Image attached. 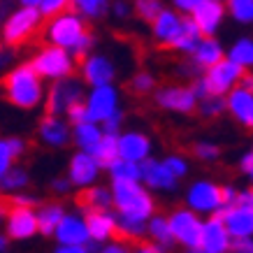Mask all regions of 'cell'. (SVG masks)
Instances as JSON below:
<instances>
[{
  "mask_svg": "<svg viewBox=\"0 0 253 253\" xmlns=\"http://www.w3.org/2000/svg\"><path fill=\"white\" fill-rule=\"evenodd\" d=\"M135 9L144 21H154L156 16L161 14V0H135Z\"/></svg>",
  "mask_w": 253,
  "mask_h": 253,
  "instance_id": "42",
  "label": "cell"
},
{
  "mask_svg": "<svg viewBox=\"0 0 253 253\" xmlns=\"http://www.w3.org/2000/svg\"><path fill=\"white\" fill-rule=\"evenodd\" d=\"M114 12H116L119 16H126V14H128V7H126L123 2H116V5H114Z\"/></svg>",
  "mask_w": 253,
  "mask_h": 253,
  "instance_id": "56",
  "label": "cell"
},
{
  "mask_svg": "<svg viewBox=\"0 0 253 253\" xmlns=\"http://www.w3.org/2000/svg\"><path fill=\"white\" fill-rule=\"evenodd\" d=\"M154 38L161 46L168 49L169 42L181 33V16H176L174 12H161L154 21Z\"/></svg>",
  "mask_w": 253,
  "mask_h": 253,
  "instance_id": "25",
  "label": "cell"
},
{
  "mask_svg": "<svg viewBox=\"0 0 253 253\" xmlns=\"http://www.w3.org/2000/svg\"><path fill=\"white\" fill-rule=\"evenodd\" d=\"M105 172L109 174L112 184L114 181H139V163H130L123 161V158H116L105 168Z\"/></svg>",
  "mask_w": 253,
  "mask_h": 253,
  "instance_id": "31",
  "label": "cell"
},
{
  "mask_svg": "<svg viewBox=\"0 0 253 253\" xmlns=\"http://www.w3.org/2000/svg\"><path fill=\"white\" fill-rule=\"evenodd\" d=\"M144 230H146V223L119 218V235L123 237V242H139V239H144Z\"/></svg>",
  "mask_w": 253,
  "mask_h": 253,
  "instance_id": "37",
  "label": "cell"
},
{
  "mask_svg": "<svg viewBox=\"0 0 253 253\" xmlns=\"http://www.w3.org/2000/svg\"><path fill=\"white\" fill-rule=\"evenodd\" d=\"M84 105L88 112V121L102 123L121 109V93L114 84L91 86V91L84 95Z\"/></svg>",
  "mask_w": 253,
  "mask_h": 253,
  "instance_id": "9",
  "label": "cell"
},
{
  "mask_svg": "<svg viewBox=\"0 0 253 253\" xmlns=\"http://www.w3.org/2000/svg\"><path fill=\"white\" fill-rule=\"evenodd\" d=\"M223 19V5L216 0H200L193 7V23L198 26L202 38H211Z\"/></svg>",
  "mask_w": 253,
  "mask_h": 253,
  "instance_id": "23",
  "label": "cell"
},
{
  "mask_svg": "<svg viewBox=\"0 0 253 253\" xmlns=\"http://www.w3.org/2000/svg\"><path fill=\"white\" fill-rule=\"evenodd\" d=\"M102 137V128L100 123H93V121H84V123H77L72 126V144L77 146L79 151H88L98 144V139Z\"/></svg>",
  "mask_w": 253,
  "mask_h": 253,
  "instance_id": "29",
  "label": "cell"
},
{
  "mask_svg": "<svg viewBox=\"0 0 253 253\" xmlns=\"http://www.w3.org/2000/svg\"><path fill=\"white\" fill-rule=\"evenodd\" d=\"M161 161L176 181H181V179H186V176L191 174V163H188V158L184 154H168Z\"/></svg>",
  "mask_w": 253,
  "mask_h": 253,
  "instance_id": "36",
  "label": "cell"
},
{
  "mask_svg": "<svg viewBox=\"0 0 253 253\" xmlns=\"http://www.w3.org/2000/svg\"><path fill=\"white\" fill-rule=\"evenodd\" d=\"M44 79L31 68V63H21L7 70L0 79V93L12 107L33 112L44 102Z\"/></svg>",
  "mask_w": 253,
  "mask_h": 253,
  "instance_id": "2",
  "label": "cell"
},
{
  "mask_svg": "<svg viewBox=\"0 0 253 253\" xmlns=\"http://www.w3.org/2000/svg\"><path fill=\"white\" fill-rule=\"evenodd\" d=\"M116 146H119V158L130 163H142L149 156H154V139L137 128H128V130L119 132Z\"/></svg>",
  "mask_w": 253,
  "mask_h": 253,
  "instance_id": "13",
  "label": "cell"
},
{
  "mask_svg": "<svg viewBox=\"0 0 253 253\" xmlns=\"http://www.w3.org/2000/svg\"><path fill=\"white\" fill-rule=\"evenodd\" d=\"M249 198H251V205H253V186L249 188Z\"/></svg>",
  "mask_w": 253,
  "mask_h": 253,
  "instance_id": "59",
  "label": "cell"
},
{
  "mask_svg": "<svg viewBox=\"0 0 253 253\" xmlns=\"http://www.w3.org/2000/svg\"><path fill=\"white\" fill-rule=\"evenodd\" d=\"M232 63H237L239 68L244 70H251L253 68V40L251 38H242L239 42H235L228 54Z\"/></svg>",
  "mask_w": 253,
  "mask_h": 253,
  "instance_id": "33",
  "label": "cell"
},
{
  "mask_svg": "<svg viewBox=\"0 0 253 253\" xmlns=\"http://www.w3.org/2000/svg\"><path fill=\"white\" fill-rule=\"evenodd\" d=\"M14 2L16 0H0V26H2V21L9 16V12L14 9Z\"/></svg>",
  "mask_w": 253,
  "mask_h": 253,
  "instance_id": "52",
  "label": "cell"
},
{
  "mask_svg": "<svg viewBox=\"0 0 253 253\" xmlns=\"http://www.w3.org/2000/svg\"><path fill=\"white\" fill-rule=\"evenodd\" d=\"M56 244L65 246H91V237H88V228H86V218L82 209H72L65 211L61 218L58 228L54 230Z\"/></svg>",
  "mask_w": 253,
  "mask_h": 253,
  "instance_id": "14",
  "label": "cell"
},
{
  "mask_svg": "<svg viewBox=\"0 0 253 253\" xmlns=\"http://www.w3.org/2000/svg\"><path fill=\"white\" fill-rule=\"evenodd\" d=\"M200 0H174V5L179 9H184V12H193V7L198 5Z\"/></svg>",
  "mask_w": 253,
  "mask_h": 253,
  "instance_id": "53",
  "label": "cell"
},
{
  "mask_svg": "<svg viewBox=\"0 0 253 253\" xmlns=\"http://www.w3.org/2000/svg\"><path fill=\"white\" fill-rule=\"evenodd\" d=\"M239 172H242L246 181L253 186V146L249 151H244L242 158H239Z\"/></svg>",
  "mask_w": 253,
  "mask_h": 253,
  "instance_id": "46",
  "label": "cell"
},
{
  "mask_svg": "<svg viewBox=\"0 0 253 253\" xmlns=\"http://www.w3.org/2000/svg\"><path fill=\"white\" fill-rule=\"evenodd\" d=\"M95 253H132L130 244L123 242V239H112L107 244H100V249Z\"/></svg>",
  "mask_w": 253,
  "mask_h": 253,
  "instance_id": "47",
  "label": "cell"
},
{
  "mask_svg": "<svg viewBox=\"0 0 253 253\" xmlns=\"http://www.w3.org/2000/svg\"><path fill=\"white\" fill-rule=\"evenodd\" d=\"M42 14L38 7H16L9 12V16L0 26V40L2 46L7 49H21L23 44L33 42L35 38H40L42 33Z\"/></svg>",
  "mask_w": 253,
  "mask_h": 253,
  "instance_id": "4",
  "label": "cell"
},
{
  "mask_svg": "<svg viewBox=\"0 0 253 253\" xmlns=\"http://www.w3.org/2000/svg\"><path fill=\"white\" fill-rule=\"evenodd\" d=\"M84 82L79 77H63V79H56L51 82V86L44 91V114H51V116H65L72 105L77 102H84V95H86V88H84Z\"/></svg>",
  "mask_w": 253,
  "mask_h": 253,
  "instance_id": "7",
  "label": "cell"
},
{
  "mask_svg": "<svg viewBox=\"0 0 253 253\" xmlns=\"http://www.w3.org/2000/svg\"><path fill=\"white\" fill-rule=\"evenodd\" d=\"M237 195H239V188H237L235 184H223V186H221L223 207H228V205H235V202H237Z\"/></svg>",
  "mask_w": 253,
  "mask_h": 253,
  "instance_id": "49",
  "label": "cell"
},
{
  "mask_svg": "<svg viewBox=\"0 0 253 253\" xmlns=\"http://www.w3.org/2000/svg\"><path fill=\"white\" fill-rule=\"evenodd\" d=\"M186 253H207V251H202V249H200V246H198V249H188V251H186Z\"/></svg>",
  "mask_w": 253,
  "mask_h": 253,
  "instance_id": "58",
  "label": "cell"
},
{
  "mask_svg": "<svg viewBox=\"0 0 253 253\" xmlns=\"http://www.w3.org/2000/svg\"><path fill=\"white\" fill-rule=\"evenodd\" d=\"M79 79L88 86H105L114 84L116 65L102 54H88L79 61Z\"/></svg>",
  "mask_w": 253,
  "mask_h": 253,
  "instance_id": "17",
  "label": "cell"
},
{
  "mask_svg": "<svg viewBox=\"0 0 253 253\" xmlns=\"http://www.w3.org/2000/svg\"><path fill=\"white\" fill-rule=\"evenodd\" d=\"M2 223H5V237L14 242H26L38 235V216L31 207H9Z\"/></svg>",
  "mask_w": 253,
  "mask_h": 253,
  "instance_id": "16",
  "label": "cell"
},
{
  "mask_svg": "<svg viewBox=\"0 0 253 253\" xmlns=\"http://www.w3.org/2000/svg\"><path fill=\"white\" fill-rule=\"evenodd\" d=\"M40 38L44 40V44H54L70 51L75 61H82L91 54L93 42H95L93 33L86 28V21L75 9H68L54 19H46L42 23Z\"/></svg>",
  "mask_w": 253,
  "mask_h": 253,
  "instance_id": "1",
  "label": "cell"
},
{
  "mask_svg": "<svg viewBox=\"0 0 253 253\" xmlns=\"http://www.w3.org/2000/svg\"><path fill=\"white\" fill-rule=\"evenodd\" d=\"M228 2H230V12L237 21L242 23L253 21V0H228Z\"/></svg>",
  "mask_w": 253,
  "mask_h": 253,
  "instance_id": "41",
  "label": "cell"
},
{
  "mask_svg": "<svg viewBox=\"0 0 253 253\" xmlns=\"http://www.w3.org/2000/svg\"><path fill=\"white\" fill-rule=\"evenodd\" d=\"M68 209L63 207V202H40L35 207V216H38V235L42 237H54V230L58 228L61 218L65 216Z\"/></svg>",
  "mask_w": 253,
  "mask_h": 253,
  "instance_id": "24",
  "label": "cell"
},
{
  "mask_svg": "<svg viewBox=\"0 0 253 253\" xmlns=\"http://www.w3.org/2000/svg\"><path fill=\"white\" fill-rule=\"evenodd\" d=\"M14 163H16V158H14V154H12V149H9L7 137H0V176L5 174Z\"/></svg>",
  "mask_w": 253,
  "mask_h": 253,
  "instance_id": "43",
  "label": "cell"
},
{
  "mask_svg": "<svg viewBox=\"0 0 253 253\" xmlns=\"http://www.w3.org/2000/svg\"><path fill=\"white\" fill-rule=\"evenodd\" d=\"M191 58H193V65L205 72L207 68L216 65V63L223 58V46L218 44L214 38H202L198 42V46L193 49Z\"/></svg>",
  "mask_w": 253,
  "mask_h": 253,
  "instance_id": "26",
  "label": "cell"
},
{
  "mask_svg": "<svg viewBox=\"0 0 253 253\" xmlns=\"http://www.w3.org/2000/svg\"><path fill=\"white\" fill-rule=\"evenodd\" d=\"M191 154L200 163H216L221 158V146L211 139H198V142H193Z\"/></svg>",
  "mask_w": 253,
  "mask_h": 253,
  "instance_id": "35",
  "label": "cell"
},
{
  "mask_svg": "<svg viewBox=\"0 0 253 253\" xmlns=\"http://www.w3.org/2000/svg\"><path fill=\"white\" fill-rule=\"evenodd\" d=\"M184 207L195 211L198 216H218L223 211V198H221V184H216L209 176L193 179L184 191Z\"/></svg>",
  "mask_w": 253,
  "mask_h": 253,
  "instance_id": "6",
  "label": "cell"
},
{
  "mask_svg": "<svg viewBox=\"0 0 253 253\" xmlns=\"http://www.w3.org/2000/svg\"><path fill=\"white\" fill-rule=\"evenodd\" d=\"M123 119H126V114H123V109H119L116 114H112L109 119H105V121L100 123V128H102V132H112V135H119L123 128Z\"/></svg>",
  "mask_w": 253,
  "mask_h": 253,
  "instance_id": "45",
  "label": "cell"
},
{
  "mask_svg": "<svg viewBox=\"0 0 253 253\" xmlns=\"http://www.w3.org/2000/svg\"><path fill=\"white\" fill-rule=\"evenodd\" d=\"M169 223V235L174 246H181L184 251L188 249H198L200 244V230H202V216L191 211L188 207H174L168 214Z\"/></svg>",
  "mask_w": 253,
  "mask_h": 253,
  "instance_id": "8",
  "label": "cell"
},
{
  "mask_svg": "<svg viewBox=\"0 0 253 253\" xmlns=\"http://www.w3.org/2000/svg\"><path fill=\"white\" fill-rule=\"evenodd\" d=\"M144 239H149L151 244L165 246V249H169V251H174V242H172V235H169L168 214H158V211H156V214L146 221Z\"/></svg>",
  "mask_w": 253,
  "mask_h": 253,
  "instance_id": "28",
  "label": "cell"
},
{
  "mask_svg": "<svg viewBox=\"0 0 253 253\" xmlns=\"http://www.w3.org/2000/svg\"><path fill=\"white\" fill-rule=\"evenodd\" d=\"M244 72L246 70L239 68L237 63H232L230 58H221L216 65L205 70L202 82L207 86L209 95H223V98H225V95L239 84V79H242Z\"/></svg>",
  "mask_w": 253,
  "mask_h": 253,
  "instance_id": "11",
  "label": "cell"
},
{
  "mask_svg": "<svg viewBox=\"0 0 253 253\" xmlns=\"http://www.w3.org/2000/svg\"><path fill=\"white\" fill-rule=\"evenodd\" d=\"M225 112L246 130H253V91L244 86H235L225 95Z\"/></svg>",
  "mask_w": 253,
  "mask_h": 253,
  "instance_id": "22",
  "label": "cell"
},
{
  "mask_svg": "<svg viewBox=\"0 0 253 253\" xmlns=\"http://www.w3.org/2000/svg\"><path fill=\"white\" fill-rule=\"evenodd\" d=\"M139 181L151 193H172L179 186V181L168 172L161 158H154V156L139 163Z\"/></svg>",
  "mask_w": 253,
  "mask_h": 253,
  "instance_id": "19",
  "label": "cell"
},
{
  "mask_svg": "<svg viewBox=\"0 0 253 253\" xmlns=\"http://www.w3.org/2000/svg\"><path fill=\"white\" fill-rule=\"evenodd\" d=\"M65 121H68L70 126H77V123L88 121V112H86V105H84V102L72 105V107L65 112Z\"/></svg>",
  "mask_w": 253,
  "mask_h": 253,
  "instance_id": "44",
  "label": "cell"
},
{
  "mask_svg": "<svg viewBox=\"0 0 253 253\" xmlns=\"http://www.w3.org/2000/svg\"><path fill=\"white\" fill-rule=\"evenodd\" d=\"M86 228L91 244H107L119 237V216L114 209H95V211H84Z\"/></svg>",
  "mask_w": 253,
  "mask_h": 253,
  "instance_id": "15",
  "label": "cell"
},
{
  "mask_svg": "<svg viewBox=\"0 0 253 253\" xmlns=\"http://www.w3.org/2000/svg\"><path fill=\"white\" fill-rule=\"evenodd\" d=\"M82 211H95V209H112V188L107 184H93L79 195Z\"/></svg>",
  "mask_w": 253,
  "mask_h": 253,
  "instance_id": "27",
  "label": "cell"
},
{
  "mask_svg": "<svg viewBox=\"0 0 253 253\" xmlns=\"http://www.w3.org/2000/svg\"><path fill=\"white\" fill-rule=\"evenodd\" d=\"M51 253H93L91 246H65V244H58Z\"/></svg>",
  "mask_w": 253,
  "mask_h": 253,
  "instance_id": "51",
  "label": "cell"
},
{
  "mask_svg": "<svg viewBox=\"0 0 253 253\" xmlns=\"http://www.w3.org/2000/svg\"><path fill=\"white\" fill-rule=\"evenodd\" d=\"M200 249L207 253H230L232 237L225 230L221 216H207L202 218V230H200Z\"/></svg>",
  "mask_w": 253,
  "mask_h": 253,
  "instance_id": "21",
  "label": "cell"
},
{
  "mask_svg": "<svg viewBox=\"0 0 253 253\" xmlns=\"http://www.w3.org/2000/svg\"><path fill=\"white\" fill-rule=\"evenodd\" d=\"M38 139L49 149H65L72 144V126L65 116L44 114L38 123Z\"/></svg>",
  "mask_w": 253,
  "mask_h": 253,
  "instance_id": "20",
  "label": "cell"
},
{
  "mask_svg": "<svg viewBox=\"0 0 253 253\" xmlns=\"http://www.w3.org/2000/svg\"><path fill=\"white\" fill-rule=\"evenodd\" d=\"M130 91L137 95H149L156 91V77L146 70H139L137 75L130 79Z\"/></svg>",
  "mask_w": 253,
  "mask_h": 253,
  "instance_id": "38",
  "label": "cell"
},
{
  "mask_svg": "<svg viewBox=\"0 0 253 253\" xmlns=\"http://www.w3.org/2000/svg\"><path fill=\"white\" fill-rule=\"evenodd\" d=\"M72 191H75V188H72V184H70V179L65 174L56 176L54 181H51V193L58 195V198H65V195H70Z\"/></svg>",
  "mask_w": 253,
  "mask_h": 253,
  "instance_id": "48",
  "label": "cell"
},
{
  "mask_svg": "<svg viewBox=\"0 0 253 253\" xmlns=\"http://www.w3.org/2000/svg\"><path fill=\"white\" fill-rule=\"evenodd\" d=\"M72 7H75V12H82V14L93 19L107 9V2L105 0H72Z\"/></svg>",
  "mask_w": 253,
  "mask_h": 253,
  "instance_id": "40",
  "label": "cell"
},
{
  "mask_svg": "<svg viewBox=\"0 0 253 253\" xmlns=\"http://www.w3.org/2000/svg\"><path fill=\"white\" fill-rule=\"evenodd\" d=\"M40 14L42 19H54V16L63 14V12H68V9H75L72 7V0H42L38 5Z\"/></svg>",
  "mask_w": 253,
  "mask_h": 253,
  "instance_id": "39",
  "label": "cell"
},
{
  "mask_svg": "<svg viewBox=\"0 0 253 253\" xmlns=\"http://www.w3.org/2000/svg\"><path fill=\"white\" fill-rule=\"evenodd\" d=\"M19 5H23V7H38L42 0H16Z\"/></svg>",
  "mask_w": 253,
  "mask_h": 253,
  "instance_id": "55",
  "label": "cell"
},
{
  "mask_svg": "<svg viewBox=\"0 0 253 253\" xmlns=\"http://www.w3.org/2000/svg\"><path fill=\"white\" fill-rule=\"evenodd\" d=\"M7 242H9V239L5 237V235H0V253L7 251Z\"/></svg>",
  "mask_w": 253,
  "mask_h": 253,
  "instance_id": "57",
  "label": "cell"
},
{
  "mask_svg": "<svg viewBox=\"0 0 253 253\" xmlns=\"http://www.w3.org/2000/svg\"><path fill=\"white\" fill-rule=\"evenodd\" d=\"M2 49H5V46H2V42H0V54H2Z\"/></svg>",
  "mask_w": 253,
  "mask_h": 253,
  "instance_id": "60",
  "label": "cell"
},
{
  "mask_svg": "<svg viewBox=\"0 0 253 253\" xmlns=\"http://www.w3.org/2000/svg\"><path fill=\"white\" fill-rule=\"evenodd\" d=\"M221 221L225 225V230L230 232L232 239H244L253 237V205L251 202H235L223 207Z\"/></svg>",
  "mask_w": 253,
  "mask_h": 253,
  "instance_id": "18",
  "label": "cell"
},
{
  "mask_svg": "<svg viewBox=\"0 0 253 253\" xmlns=\"http://www.w3.org/2000/svg\"><path fill=\"white\" fill-rule=\"evenodd\" d=\"M28 186H31V174H28L26 168H19V165H12L5 174L0 176V193L2 195L26 191Z\"/></svg>",
  "mask_w": 253,
  "mask_h": 253,
  "instance_id": "30",
  "label": "cell"
},
{
  "mask_svg": "<svg viewBox=\"0 0 253 253\" xmlns=\"http://www.w3.org/2000/svg\"><path fill=\"white\" fill-rule=\"evenodd\" d=\"M132 253H154V249H151V244H139L132 249Z\"/></svg>",
  "mask_w": 253,
  "mask_h": 253,
  "instance_id": "54",
  "label": "cell"
},
{
  "mask_svg": "<svg viewBox=\"0 0 253 253\" xmlns=\"http://www.w3.org/2000/svg\"><path fill=\"white\" fill-rule=\"evenodd\" d=\"M102 172H105V168L93 158V154H88V151H79L77 149L75 154L70 156L65 176L70 179L72 188L84 191V188H88V186L98 184L100 176H102Z\"/></svg>",
  "mask_w": 253,
  "mask_h": 253,
  "instance_id": "12",
  "label": "cell"
},
{
  "mask_svg": "<svg viewBox=\"0 0 253 253\" xmlns=\"http://www.w3.org/2000/svg\"><path fill=\"white\" fill-rule=\"evenodd\" d=\"M112 188V209L119 218L146 223L158 211L154 193L149 191L142 181H114Z\"/></svg>",
  "mask_w": 253,
  "mask_h": 253,
  "instance_id": "3",
  "label": "cell"
},
{
  "mask_svg": "<svg viewBox=\"0 0 253 253\" xmlns=\"http://www.w3.org/2000/svg\"><path fill=\"white\" fill-rule=\"evenodd\" d=\"M202 119H218L225 112V98L223 95H205L198 100V107H195Z\"/></svg>",
  "mask_w": 253,
  "mask_h": 253,
  "instance_id": "34",
  "label": "cell"
},
{
  "mask_svg": "<svg viewBox=\"0 0 253 253\" xmlns=\"http://www.w3.org/2000/svg\"><path fill=\"white\" fill-rule=\"evenodd\" d=\"M251 91H253V86H251Z\"/></svg>",
  "mask_w": 253,
  "mask_h": 253,
  "instance_id": "61",
  "label": "cell"
},
{
  "mask_svg": "<svg viewBox=\"0 0 253 253\" xmlns=\"http://www.w3.org/2000/svg\"><path fill=\"white\" fill-rule=\"evenodd\" d=\"M154 100L163 112H169V114L188 116L198 107V95H195V91H193L191 86H186V84L161 86V88L154 91Z\"/></svg>",
  "mask_w": 253,
  "mask_h": 253,
  "instance_id": "10",
  "label": "cell"
},
{
  "mask_svg": "<svg viewBox=\"0 0 253 253\" xmlns=\"http://www.w3.org/2000/svg\"><path fill=\"white\" fill-rule=\"evenodd\" d=\"M230 253H253V237H244V239H232Z\"/></svg>",
  "mask_w": 253,
  "mask_h": 253,
  "instance_id": "50",
  "label": "cell"
},
{
  "mask_svg": "<svg viewBox=\"0 0 253 253\" xmlns=\"http://www.w3.org/2000/svg\"><path fill=\"white\" fill-rule=\"evenodd\" d=\"M28 63H31V68L44 82H56V79H63V77H72L75 70H77V61L72 58V54L54 44H42L31 56Z\"/></svg>",
  "mask_w": 253,
  "mask_h": 253,
  "instance_id": "5",
  "label": "cell"
},
{
  "mask_svg": "<svg viewBox=\"0 0 253 253\" xmlns=\"http://www.w3.org/2000/svg\"><path fill=\"white\" fill-rule=\"evenodd\" d=\"M93 158L102 165V168H107L112 161L119 158V146H116V135L112 132H102V137L98 139V144L91 149Z\"/></svg>",
  "mask_w": 253,
  "mask_h": 253,
  "instance_id": "32",
  "label": "cell"
}]
</instances>
